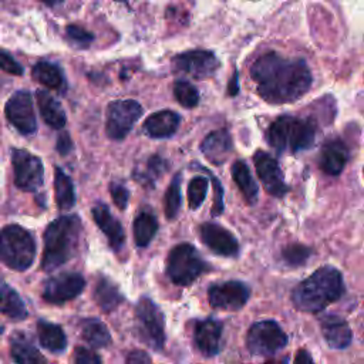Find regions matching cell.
<instances>
[{
	"label": "cell",
	"mask_w": 364,
	"mask_h": 364,
	"mask_svg": "<svg viewBox=\"0 0 364 364\" xmlns=\"http://www.w3.org/2000/svg\"><path fill=\"white\" fill-rule=\"evenodd\" d=\"M257 94L270 104H286L301 98L311 85V73L301 58L277 53L260 55L250 67Z\"/></svg>",
	"instance_id": "obj_1"
},
{
	"label": "cell",
	"mask_w": 364,
	"mask_h": 364,
	"mask_svg": "<svg viewBox=\"0 0 364 364\" xmlns=\"http://www.w3.org/2000/svg\"><path fill=\"white\" fill-rule=\"evenodd\" d=\"M344 293L341 273L333 266H323L300 282L291 291L294 307L306 313H318Z\"/></svg>",
	"instance_id": "obj_2"
},
{
	"label": "cell",
	"mask_w": 364,
	"mask_h": 364,
	"mask_svg": "<svg viewBox=\"0 0 364 364\" xmlns=\"http://www.w3.org/2000/svg\"><path fill=\"white\" fill-rule=\"evenodd\" d=\"M82 223L77 215H63L54 219L44 232L41 269L53 272L73 259L80 246Z\"/></svg>",
	"instance_id": "obj_3"
},
{
	"label": "cell",
	"mask_w": 364,
	"mask_h": 364,
	"mask_svg": "<svg viewBox=\"0 0 364 364\" xmlns=\"http://www.w3.org/2000/svg\"><path fill=\"white\" fill-rule=\"evenodd\" d=\"M314 138L316 125L310 119L293 115L277 117L266 131V141L279 154L309 149Z\"/></svg>",
	"instance_id": "obj_4"
},
{
	"label": "cell",
	"mask_w": 364,
	"mask_h": 364,
	"mask_svg": "<svg viewBox=\"0 0 364 364\" xmlns=\"http://www.w3.org/2000/svg\"><path fill=\"white\" fill-rule=\"evenodd\" d=\"M1 262L17 272L27 270L36 257V240L33 235L20 225H7L0 239Z\"/></svg>",
	"instance_id": "obj_5"
},
{
	"label": "cell",
	"mask_w": 364,
	"mask_h": 364,
	"mask_svg": "<svg viewBox=\"0 0 364 364\" xmlns=\"http://www.w3.org/2000/svg\"><path fill=\"white\" fill-rule=\"evenodd\" d=\"M206 270H209V266L195 246L179 243L171 249L166 259V276L172 283L189 286Z\"/></svg>",
	"instance_id": "obj_6"
},
{
	"label": "cell",
	"mask_w": 364,
	"mask_h": 364,
	"mask_svg": "<svg viewBox=\"0 0 364 364\" xmlns=\"http://www.w3.org/2000/svg\"><path fill=\"white\" fill-rule=\"evenodd\" d=\"M138 334L154 350H161L165 343V320L161 309L146 296H142L135 309Z\"/></svg>",
	"instance_id": "obj_7"
},
{
	"label": "cell",
	"mask_w": 364,
	"mask_h": 364,
	"mask_svg": "<svg viewBox=\"0 0 364 364\" xmlns=\"http://www.w3.org/2000/svg\"><path fill=\"white\" fill-rule=\"evenodd\" d=\"M287 344V336L273 320L256 321L246 336L247 350L255 355H273Z\"/></svg>",
	"instance_id": "obj_8"
},
{
	"label": "cell",
	"mask_w": 364,
	"mask_h": 364,
	"mask_svg": "<svg viewBox=\"0 0 364 364\" xmlns=\"http://www.w3.org/2000/svg\"><path fill=\"white\" fill-rule=\"evenodd\" d=\"M142 107L135 100H115L107 107L105 134L108 138L124 139L141 118Z\"/></svg>",
	"instance_id": "obj_9"
},
{
	"label": "cell",
	"mask_w": 364,
	"mask_h": 364,
	"mask_svg": "<svg viewBox=\"0 0 364 364\" xmlns=\"http://www.w3.org/2000/svg\"><path fill=\"white\" fill-rule=\"evenodd\" d=\"M14 185L26 192H36L44 182V166L38 156L26 149H11Z\"/></svg>",
	"instance_id": "obj_10"
},
{
	"label": "cell",
	"mask_w": 364,
	"mask_h": 364,
	"mask_svg": "<svg viewBox=\"0 0 364 364\" xmlns=\"http://www.w3.org/2000/svg\"><path fill=\"white\" fill-rule=\"evenodd\" d=\"M7 121L23 135H33L37 131V121L33 108V97L27 90H17L7 100L4 107Z\"/></svg>",
	"instance_id": "obj_11"
},
{
	"label": "cell",
	"mask_w": 364,
	"mask_h": 364,
	"mask_svg": "<svg viewBox=\"0 0 364 364\" xmlns=\"http://www.w3.org/2000/svg\"><path fill=\"white\" fill-rule=\"evenodd\" d=\"M85 287V280L78 272H63L44 282L43 299L51 304H63L80 296Z\"/></svg>",
	"instance_id": "obj_12"
},
{
	"label": "cell",
	"mask_w": 364,
	"mask_h": 364,
	"mask_svg": "<svg viewBox=\"0 0 364 364\" xmlns=\"http://www.w3.org/2000/svg\"><path fill=\"white\" fill-rule=\"evenodd\" d=\"M219 65V58L208 50H189L172 58V67L176 73L188 74L198 80L212 77Z\"/></svg>",
	"instance_id": "obj_13"
},
{
	"label": "cell",
	"mask_w": 364,
	"mask_h": 364,
	"mask_svg": "<svg viewBox=\"0 0 364 364\" xmlns=\"http://www.w3.org/2000/svg\"><path fill=\"white\" fill-rule=\"evenodd\" d=\"M250 289L237 280L215 283L208 289V300L213 309L236 311L249 300Z\"/></svg>",
	"instance_id": "obj_14"
},
{
	"label": "cell",
	"mask_w": 364,
	"mask_h": 364,
	"mask_svg": "<svg viewBox=\"0 0 364 364\" xmlns=\"http://www.w3.org/2000/svg\"><path fill=\"white\" fill-rule=\"evenodd\" d=\"M253 164L257 172V176L260 178L263 188L267 193L273 196H283L289 191L282 169L277 164V161L264 151H257L253 155Z\"/></svg>",
	"instance_id": "obj_15"
},
{
	"label": "cell",
	"mask_w": 364,
	"mask_h": 364,
	"mask_svg": "<svg viewBox=\"0 0 364 364\" xmlns=\"http://www.w3.org/2000/svg\"><path fill=\"white\" fill-rule=\"evenodd\" d=\"M202 242L216 255L232 257L239 253V243L236 237L223 226L213 222L202 223L199 228Z\"/></svg>",
	"instance_id": "obj_16"
},
{
	"label": "cell",
	"mask_w": 364,
	"mask_h": 364,
	"mask_svg": "<svg viewBox=\"0 0 364 364\" xmlns=\"http://www.w3.org/2000/svg\"><path fill=\"white\" fill-rule=\"evenodd\" d=\"M91 213H92V219L97 223V226L107 236L111 249L114 252H119L125 243V233H124L121 223L112 216V213L104 203L95 205L91 209Z\"/></svg>",
	"instance_id": "obj_17"
},
{
	"label": "cell",
	"mask_w": 364,
	"mask_h": 364,
	"mask_svg": "<svg viewBox=\"0 0 364 364\" xmlns=\"http://www.w3.org/2000/svg\"><path fill=\"white\" fill-rule=\"evenodd\" d=\"M222 336V323L215 318H205L195 324L193 340L198 350L212 357L219 351V343Z\"/></svg>",
	"instance_id": "obj_18"
},
{
	"label": "cell",
	"mask_w": 364,
	"mask_h": 364,
	"mask_svg": "<svg viewBox=\"0 0 364 364\" xmlns=\"http://www.w3.org/2000/svg\"><path fill=\"white\" fill-rule=\"evenodd\" d=\"M233 148L232 136L228 129H216L205 136L200 144V151L206 159L215 165L223 164Z\"/></svg>",
	"instance_id": "obj_19"
},
{
	"label": "cell",
	"mask_w": 364,
	"mask_h": 364,
	"mask_svg": "<svg viewBox=\"0 0 364 364\" xmlns=\"http://www.w3.org/2000/svg\"><path fill=\"white\" fill-rule=\"evenodd\" d=\"M181 124V115L171 109H162L151 114L144 122V132L151 138H169Z\"/></svg>",
	"instance_id": "obj_20"
},
{
	"label": "cell",
	"mask_w": 364,
	"mask_h": 364,
	"mask_svg": "<svg viewBox=\"0 0 364 364\" xmlns=\"http://www.w3.org/2000/svg\"><path fill=\"white\" fill-rule=\"evenodd\" d=\"M321 333L331 348H346L350 346L353 333L347 321L336 314H327L321 320Z\"/></svg>",
	"instance_id": "obj_21"
},
{
	"label": "cell",
	"mask_w": 364,
	"mask_h": 364,
	"mask_svg": "<svg viewBox=\"0 0 364 364\" xmlns=\"http://www.w3.org/2000/svg\"><path fill=\"white\" fill-rule=\"evenodd\" d=\"M348 159L347 145L340 139H331L323 145L320 154V168L328 175H338Z\"/></svg>",
	"instance_id": "obj_22"
},
{
	"label": "cell",
	"mask_w": 364,
	"mask_h": 364,
	"mask_svg": "<svg viewBox=\"0 0 364 364\" xmlns=\"http://www.w3.org/2000/svg\"><path fill=\"white\" fill-rule=\"evenodd\" d=\"M10 354L16 364H50L24 333H14L10 338Z\"/></svg>",
	"instance_id": "obj_23"
},
{
	"label": "cell",
	"mask_w": 364,
	"mask_h": 364,
	"mask_svg": "<svg viewBox=\"0 0 364 364\" xmlns=\"http://www.w3.org/2000/svg\"><path fill=\"white\" fill-rule=\"evenodd\" d=\"M36 98H37V105L44 122L54 129L63 128L67 122V118L61 104L53 95H50L46 90H37Z\"/></svg>",
	"instance_id": "obj_24"
},
{
	"label": "cell",
	"mask_w": 364,
	"mask_h": 364,
	"mask_svg": "<svg viewBox=\"0 0 364 364\" xmlns=\"http://www.w3.org/2000/svg\"><path fill=\"white\" fill-rule=\"evenodd\" d=\"M31 75L37 82L43 84L46 88L61 91V92L65 88L64 74L60 70V67L53 63H48V61L36 63L31 70Z\"/></svg>",
	"instance_id": "obj_25"
},
{
	"label": "cell",
	"mask_w": 364,
	"mask_h": 364,
	"mask_svg": "<svg viewBox=\"0 0 364 364\" xmlns=\"http://www.w3.org/2000/svg\"><path fill=\"white\" fill-rule=\"evenodd\" d=\"M94 300L97 301L98 307L102 311L109 313L122 303L124 297L115 283H112L109 279L101 276L95 284Z\"/></svg>",
	"instance_id": "obj_26"
},
{
	"label": "cell",
	"mask_w": 364,
	"mask_h": 364,
	"mask_svg": "<svg viewBox=\"0 0 364 364\" xmlns=\"http://www.w3.org/2000/svg\"><path fill=\"white\" fill-rule=\"evenodd\" d=\"M230 171H232V178H233L236 186L240 189L245 200L249 205H253L257 200L259 186L255 182L253 176L250 175L249 166L243 161L237 159V161L233 162Z\"/></svg>",
	"instance_id": "obj_27"
},
{
	"label": "cell",
	"mask_w": 364,
	"mask_h": 364,
	"mask_svg": "<svg viewBox=\"0 0 364 364\" xmlns=\"http://www.w3.org/2000/svg\"><path fill=\"white\" fill-rule=\"evenodd\" d=\"M37 333L40 344L53 353H60L67 346V337L58 324L38 320Z\"/></svg>",
	"instance_id": "obj_28"
},
{
	"label": "cell",
	"mask_w": 364,
	"mask_h": 364,
	"mask_svg": "<svg viewBox=\"0 0 364 364\" xmlns=\"http://www.w3.org/2000/svg\"><path fill=\"white\" fill-rule=\"evenodd\" d=\"M54 191L55 202L61 210H68L75 203V192L71 178L60 168H54Z\"/></svg>",
	"instance_id": "obj_29"
},
{
	"label": "cell",
	"mask_w": 364,
	"mask_h": 364,
	"mask_svg": "<svg viewBox=\"0 0 364 364\" xmlns=\"http://www.w3.org/2000/svg\"><path fill=\"white\" fill-rule=\"evenodd\" d=\"M1 313L14 321H20L27 317L24 301L7 283L1 284Z\"/></svg>",
	"instance_id": "obj_30"
},
{
	"label": "cell",
	"mask_w": 364,
	"mask_h": 364,
	"mask_svg": "<svg viewBox=\"0 0 364 364\" xmlns=\"http://www.w3.org/2000/svg\"><path fill=\"white\" fill-rule=\"evenodd\" d=\"M156 232H158V220L152 213L141 212L134 219V240L138 247L148 246Z\"/></svg>",
	"instance_id": "obj_31"
},
{
	"label": "cell",
	"mask_w": 364,
	"mask_h": 364,
	"mask_svg": "<svg viewBox=\"0 0 364 364\" xmlns=\"http://www.w3.org/2000/svg\"><path fill=\"white\" fill-rule=\"evenodd\" d=\"M82 338L91 347H105L111 343V334L107 326L98 318H87L81 326Z\"/></svg>",
	"instance_id": "obj_32"
},
{
	"label": "cell",
	"mask_w": 364,
	"mask_h": 364,
	"mask_svg": "<svg viewBox=\"0 0 364 364\" xmlns=\"http://www.w3.org/2000/svg\"><path fill=\"white\" fill-rule=\"evenodd\" d=\"M181 181H182V173L178 172L173 175L165 196H164V210H165V216L166 219H175L179 208H181Z\"/></svg>",
	"instance_id": "obj_33"
},
{
	"label": "cell",
	"mask_w": 364,
	"mask_h": 364,
	"mask_svg": "<svg viewBox=\"0 0 364 364\" xmlns=\"http://www.w3.org/2000/svg\"><path fill=\"white\" fill-rule=\"evenodd\" d=\"M166 171V162L159 155H152L148 158L144 169L134 172V178L141 181V183L154 185V181Z\"/></svg>",
	"instance_id": "obj_34"
},
{
	"label": "cell",
	"mask_w": 364,
	"mask_h": 364,
	"mask_svg": "<svg viewBox=\"0 0 364 364\" xmlns=\"http://www.w3.org/2000/svg\"><path fill=\"white\" fill-rule=\"evenodd\" d=\"M173 97L185 108H193L199 102V92L193 84L186 80H176L173 82Z\"/></svg>",
	"instance_id": "obj_35"
},
{
	"label": "cell",
	"mask_w": 364,
	"mask_h": 364,
	"mask_svg": "<svg viewBox=\"0 0 364 364\" xmlns=\"http://www.w3.org/2000/svg\"><path fill=\"white\" fill-rule=\"evenodd\" d=\"M209 181L205 176H195L188 185V203L191 209H198L206 198Z\"/></svg>",
	"instance_id": "obj_36"
},
{
	"label": "cell",
	"mask_w": 364,
	"mask_h": 364,
	"mask_svg": "<svg viewBox=\"0 0 364 364\" xmlns=\"http://www.w3.org/2000/svg\"><path fill=\"white\" fill-rule=\"evenodd\" d=\"M282 255H283V259L287 264L300 266L310 257L311 249L304 246V245H300V243H293V245L286 246L283 249Z\"/></svg>",
	"instance_id": "obj_37"
},
{
	"label": "cell",
	"mask_w": 364,
	"mask_h": 364,
	"mask_svg": "<svg viewBox=\"0 0 364 364\" xmlns=\"http://www.w3.org/2000/svg\"><path fill=\"white\" fill-rule=\"evenodd\" d=\"M65 33H67L68 41H70L73 46L80 47V48L88 47V46L91 44V41L94 40L92 33L87 31L84 27L77 26V24H70V26H67Z\"/></svg>",
	"instance_id": "obj_38"
},
{
	"label": "cell",
	"mask_w": 364,
	"mask_h": 364,
	"mask_svg": "<svg viewBox=\"0 0 364 364\" xmlns=\"http://www.w3.org/2000/svg\"><path fill=\"white\" fill-rule=\"evenodd\" d=\"M109 192H111V198H112L114 203L118 206V209L124 210L127 208L128 199H129L128 189L124 185L118 183V182H111Z\"/></svg>",
	"instance_id": "obj_39"
},
{
	"label": "cell",
	"mask_w": 364,
	"mask_h": 364,
	"mask_svg": "<svg viewBox=\"0 0 364 364\" xmlns=\"http://www.w3.org/2000/svg\"><path fill=\"white\" fill-rule=\"evenodd\" d=\"M74 361L75 364H101L100 355L91 348L85 347H75Z\"/></svg>",
	"instance_id": "obj_40"
},
{
	"label": "cell",
	"mask_w": 364,
	"mask_h": 364,
	"mask_svg": "<svg viewBox=\"0 0 364 364\" xmlns=\"http://www.w3.org/2000/svg\"><path fill=\"white\" fill-rule=\"evenodd\" d=\"M0 64H1L3 71L9 73V74H13V75H21L23 74V67L6 50H1V53H0Z\"/></svg>",
	"instance_id": "obj_41"
},
{
	"label": "cell",
	"mask_w": 364,
	"mask_h": 364,
	"mask_svg": "<svg viewBox=\"0 0 364 364\" xmlns=\"http://www.w3.org/2000/svg\"><path fill=\"white\" fill-rule=\"evenodd\" d=\"M208 173H209V171H208ZM209 175H210L212 183H213V188H215V202H213V208H212V215L218 216L223 210V189H222L220 181L216 176H213L212 173H209Z\"/></svg>",
	"instance_id": "obj_42"
},
{
	"label": "cell",
	"mask_w": 364,
	"mask_h": 364,
	"mask_svg": "<svg viewBox=\"0 0 364 364\" xmlns=\"http://www.w3.org/2000/svg\"><path fill=\"white\" fill-rule=\"evenodd\" d=\"M125 364H151V357L142 350H134L127 355Z\"/></svg>",
	"instance_id": "obj_43"
},
{
	"label": "cell",
	"mask_w": 364,
	"mask_h": 364,
	"mask_svg": "<svg viewBox=\"0 0 364 364\" xmlns=\"http://www.w3.org/2000/svg\"><path fill=\"white\" fill-rule=\"evenodd\" d=\"M73 148V142H71V138L67 132L61 134L57 139V144H55V149L60 155H67Z\"/></svg>",
	"instance_id": "obj_44"
},
{
	"label": "cell",
	"mask_w": 364,
	"mask_h": 364,
	"mask_svg": "<svg viewBox=\"0 0 364 364\" xmlns=\"http://www.w3.org/2000/svg\"><path fill=\"white\" fill-rule=\"evenodd\" d=\"M294 364H314L310 353L307 350H299L294 358Z\"/></svg>",
	"instance_id": "obj_45"
},
{
	"label": "cell",
	"mask_w": 364,
	"mask_h": 364,
	"mask_svg": "<svg viewBox=\"0 0 364 364\" xmlns=\"http://www.w3.org/2000/svg\"><path fill=\"white\" fill-rule=\"evenodd\" d=\"M236 77H237V75H236V73H235V75H233L230 84L228 85V92H229V95H235V94L239 91V84H237V78H236Z\"/></svg>",
	"instance_id": "obj_46"
},
{
	"label": "cell",
	"mask_w": 364,
	"mask_h": 364,
	"mask_svg": "<svg viewBox=\"0 0 364 364\" xmlns=\"http://www.w3.org/2000/svg\"><path fill=\"white\" fill-rule=\"evenodd\" d=\"M266 364H287V358L284 357V358H280V360H270Z\"/></svg>",
	"instance_id": "obj_47"
}]
</instances>
